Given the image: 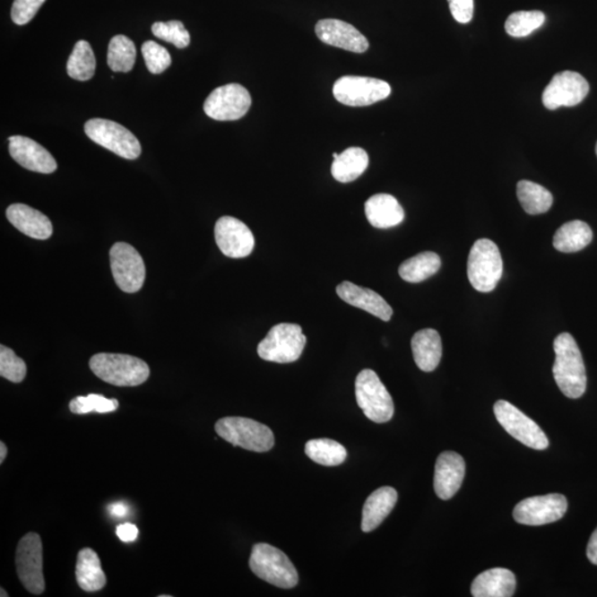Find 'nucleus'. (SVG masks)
<instances>
[{"instance_id":"nucleus-13","label":"nucleus","mask_w":597,"mask_h":597,"mask_svg":"<svg viewBox=\"0 0 597 597\" xmlns=\"http://www.w3.org/2000/svg\"><path fill=\"white\" fill-rule=\"evenodd\" d=\"M251 106L248 90L238 83L222 85L203 103L206 115L217 121H236L247 115Z\"/></svg>"},{"instance_id":"nucleus-34","label":"nucleus","mask_w":597,"mask_h":597,"mask_svg":"<svg viewBox=\"0 0 597 597\" xmlns=\"http://www.w3.org/2000/svg\"><path fill=\"white\" fill-rule=\"evenodd\" d=\"M546 22V15L542 12H516L511 13L506 22V31L515 38H523L531 35L534 30Z\"/></svg>"},{"instance_id":"nucleus-41","label":"nucleus","mask_w":597,"mask_h":597,"mask_svg":"<svg viewBox=\"0 0 597 597\" xmlns=\"http://www.w3.org/2000/svg\"><path fill=\"white\" fill-rule=\"evenodd\" d=\"M117 535L123 542H133L139 537V529L135 524L123 523L117 528Z\"/></svg>"},{"instance_id":"nucleus-15","label":"nucleus","mask_w":597,"mask_h":597,"mask_svg":"<svg viewBox=\"0 0 597 597\" xmlns=\"http://www.w3.org/2000/svg\"><path fill=\"white\" fill-rule=\"evenodd\" d=\"M567 510V500L563 495L537 496L519 502L514 510V518L521 524L543 525L562 519Z\"/></svg>"},{"instance_id":"nucleus-39","label":"nucleus","mask_w":597,"mask_h":597,"mask_svg":"<svg viewBox=\"0 0 597 597\" xmlns=\"http://www.w3.org/2000/svg\"><path fill=\"white\" fill-rule=\"evenodd\" d=\"M46 0H15L12 7V19L22 26L32 21Z\"/></svg>"},{"instance_id":"nucleus-38","label":"nucleus","mask_w":597,"mask_h":597,"mask_svg":"<svg viewBox=\"0 0 597 597\" xmlns=\"http://www.w3.org/2000/svg\"><path fill=\"white\" fill-rule=\"evenodd\" d=\"M142 55L151 74H160L164 73L172 64L169 52L164 47L155 41H146L142 46Z\"/></svg>"},{"instance_id":"nucleus-5","label":"nucleus","mask_w":597,"mask_h":597,"mask_svg":"<svg viewBox=\"0 0 597 597\" xmlns=\"http://www.w3.org/2000/svg\"><path fill=\"white\" fill-rule=\"evenodd\" d=\"M504 273V262L497 246L490 239H480L469 254L467 274L472 286L480 292L495 290Z\"/></svg>"},{"instance_id":"nucleus-36","label":"nucleus","mask_w":597,"mask_h":597,"mask_svg":"<svg viewBox=\"0 0 597 597\" xmlns=\"http://www.w3.org/2000/svg\"><path fill=\"white\" fill-rule=\"evenodd\" d=\"M151 32L159 39L169 42L178 49L186 48L191 44V35L182 22H155L151 26Z\"/></svg>"},{"instance_id":"nucleus-18","label":"nucleus","mask_w":597,"mask_h":597,"mask_svg":"<svg viewBox=\"0 0 597 597\" xmlns=\"http://www.w3.org/2000/svg\"><path fill=\"white\" fill-rule=\"evenodd\" d=\"M316 36L326 45L362 54L368 49L367 38L357 28L338 19H324L316 23Z\"/></svg>"},{"instance_id":"nucleus-32","label":"nucleus","mask_w":597,"mask_h":597,"mask_svg":"<svg viewBox=\"0 0 597 597\" xmlns=\"http://www.w3.org/2000/svg\"><path fill=\"white\" fill-rule=\"evenodd\" d=\"M96 56L88 41L80 40L70 55L66 71L71 78L78 82H88L96 73Z\"/></svg>"},{"instance_id":"nucleus-21","label":"nucleus","mask_w":597,"mask_h":597,"mask_svg":"<svg viewBox=\"0 0 597 597\" xmlns=\"http://www.w3.org/2000/svg\"><path fill=\"white\" fill-rule=\"evenodd\" d=\"M6 216L13 227L33 239H48L54 231L48 217L25 203L9 206Z\"/></svg>"},{"instance_id":"nucleus-6","label":"nucleus","mask_w":597,"mask_h":597,"mask_svg":"<svg viewBox=\"0 0 597 597\" xmlns=\"http://www.w3.org/2000/svg\"><path fill=\"white\" fill-rule=\"evenodd\" d=\"M355 396L359 409L374 423H387L394 415V402L372 369H363L359 373L355 380Z\"/></svg>"},{"instance_id":"nucleus-43","label":"nucleus","mask_w":597,"mask_h":597,"mask_svg":"<svg viewBox=\"0 0 597 597\" xmlns=\"http://www.w3.org/2000/svg\"><path fill=\"white\" fill-rule=\"evenodd\" d=\"M129 506L122 502H117V504H112L108 506V511L110 515L116 516V518H125L127 514H129Z\"/></svg>"},{"instance_id":"nucleus-28","label":"nucleus","mask_w":597,"mask_h":597,"mask_svg":"<svg viewBox=\"0 0 597 597\" xmlns=\"http://www.w3.org/2000/svg\"><path fill=\"white\" fill-rule=\"evenodd\" d=\"M593 231L584 221H573L560 227L554 235L553 246L561 253H577L589 246Z\"/></svg>"},{"instance_id":"nucleus-3","label":"nucleus","mask_w":597,"mask_h":597,"mask_svg":"<svg viewBox=\"0 0 597 597\" xmlns=\"http://www.w3.org/2000/svg\"><path fill=\"white\" fill-rule=\"evenodd\" d=\"M249 567L259 579L281 589H292L298 584V571L290 558L281 549L270 544H255Z\"/></svg>"},{"instance_id":"nucleus-17","label":"nucleus","mask_w":597,"mask_h":597,"mask_svg":"<svg viewBox=\"0 0 597 597\" xmlns=\"http://www.w3.org/2000/svg\"><path fill=\"white\" fill-rule=\"evenodd\" d=\"M8 141L9 153L22 168L41 174L54 173L58 168L54 156L30 137L15 135Z\"/></svg>"},{"instance_id":"nucleus-4","label":"nucleus","mask_w":597,"mask_h":597,"mask_svg":"<svg viewBox=\"0 0 597 597\" xmlns=\"http://www.w3.org/2000/svg\"><path fill=\"white\" fill-rule=\"evenodd\" d=\"M215 430L227 443L250 452H269L274 445V436L268 426L246 417H225L217 421Z\"/></svg>"},{"instance_id":"nucleus-33","label":"nucleus","mask_w":597,"mask_h":597,"mask_svg":"<svg viewBox=\"0 0 597 597\" xmlns=\"http://www.w3.org/2000/svg\"><path fill=\"white\" fill-rule=\"evenodd\" d=\"M136 48L130 38L123 35L113 37L108 50V65L115 73H129L134 66Z\"/></svg>"},{"instance_id":"nucleus-11","label":"nucleus","mask_w":597,"mask_h":597,"mask_svg":"<svg viewBox=\"0 0 597 597\" xmlns=\"http://www.w3.org/2000/svg\"><path fill=\"white\" fill-rule=\"evenodd\" d=\"M42 564L41 538L35 532L27 533L18 543L16 567L22 584L35 595H40L46 590Z\"/></svg>"},{"instance_id":"nucleus-37","label":"nucleus","mask_w":597,"mask_h":597,"mask_svg":"<svg viewBox=\"0 0 597 597\" xmlns=\"http://www.w3.org/2000/svg\"><path fill=\"white\" fill-rule=\"evenodd\" d=\"M0 376L13 383H21L27 376V365L12 349L0 347Z\"/></svg>"},{"instance_id":"nucleus-27","label":"nucleus","mask_w":597,"mask_h":597,"mask_svg":"<svg viewBox=\"0 0 597 597\" xmlns=\"http://www.w3.org/2000/svg\"><path fill=\"white\" fill-rule=\"evenodd\" d=\"M333 160L332 177L340 183L355 181L367 170L369 163L367 151L361 148H350L341 154L334 153Z\"/></svg>"},{"instance_id":"nucleus-9","label":"nucleus","mask_w":597,"mask_h":597,"mask_svg":"<svg viewBox=\"0 0 597 597\" xmlns=\"http://www.w3.org/2000/svg\"><path fill=\"white\" fill-rule=\"evenodd\" d=\"M497 420L506 433L520 443L532 449L544 450L549 447V439L540 426L516 409L511 402L501 400L494 406Z\"/></svg>"},{"instance_id":"nucleus-44","label":"nucleus","mask_w":597,"mask_h":597,"mask_svg":"<svg viewBox=\"0 0 597 597\" xmlns=\"http://www.w3.org/2000/svg\"><path fill=\"white\" fill-rule=\"evenodd\" d=\"M7 452L8 450L6 445H4L3 442L0 443V463H3L4 459H6Z\"/></svg>"},{"instance_id":"nucleus-40","label":"nucleus","mask_w":597,"mask_h":597,"mask_svg":"<svg viewBox=\"0 0 597 597\" xmlns=\"http://www.w3.org/2000/svg\"><path fill=\"white\" fill-rule=\"evenodd\" d=\"M448 4L454 21L461 23L472 22L475 9L473 0H448Z\"/></svg>"},{"instance_id":"nucleus-29","label":"nucleus","mask_w":597,"mask_h":597,"mask_svg":"<svg viewBox=\"0 0 597 597\" xmlns=\"http://www.w3.org/2000/svg\"><path fill=\"white\" fill-rule=\"evenodd\" d=\"M440 265H442V260L437 254L425 251L402 263L398 269V273L402 281L419 283L434 276L440 269Z\"/></svg>"},{"instance_id":"nucleus-2","label":"nucleus","mask_w":597,"mask_h":597,"mask_svg":"<svg viewBox=\"0 0 597 597\" xmlns=\"http://www.w3.org/2000/svg\"><path fill=\"white\" fill-rule=\"evenodd\" d=\"M90 368L104 382L115 386H137L148 381L150 368L143 359L127 354L98 353Z\"/></svg>"},{"instance_id":"nucleus-22","label":"nucleus","mask_w":597,"mask_h":597,"mask_svg":"<svg viewBox=\"0 0 597 597\" xmlns=\"http://www.w3.org/2000/svg\"><path fill=\"white\" fill-rule=\"evenodd\" d=\"M365 215L376 229H387L400 225L404 221L405 212L394 196L377 194L365 203Z\"/></svg>"},{"instance_id":"nucleus-24","label":"nucleus","mask_w":597,"mask_h":597,"mask_svg":"<svg viewBox=\"0 0 597 597\" xmlns=\"http://www.w3.org/2000/svg\"><path fill=\"white\" fill-rule=\"evenodd\" d=\"M397 499V491L392 487H382L369 495L362 511L363 532H372L380 527L394 509Z\"/></svg>"},{"instance_id":"nucleus-45","label":"nucleus","mask_w":597,"mask_h":597,"mask_svg":"<svg viewBox=\"0 0 597 597\" xmlns=\"http://www.w3.org/2000/svg\"><path fill=\"white\" fill-rule=\"evenodd\" d=\"M0 592H2V594H0V596H2V597H8V596H9V595L7 594V592L4 591V590L3 589V587H2V590H0Z\"/></svg>"},{"instance_id":"nucleus-25","label":"nucleus","mask_w":597,"mask_h":597,"mask_svg":"<svg viewBox=\"0 0 597 597\" xmlns=\"http://www.w3.org/2000/svg\"><path fill=\"white\" fill-rule=\"evenodd\" d=\"M411 350L417 367L421 371L433 372L442 359V339L434 329L420 330L411 339Z\"/></svg>"},{"instance_id":"nucleus-35","label":"nucleus","mask_w":597,"mask_h":597,"mask_svg":"<svg viewBox=\"0 0 597 597\" xmlns=\"http://www.w3.org/2000/svg\"><path fill=\"white\" fill-rule=\"evenodd\" d=\"M118 402L116 398H108L99 394H90L88 396H78L70 402L69 409L71 413L84 415L96 411L99 414L111 413L117 410Z\"/></svg>"},{"instance_id":"nucleus-10","label":"nucleus","mask_w":597,"mask_h":597,"mask_svg":"<svg viewBox=\"0 0 597 597\" xmlns=\"http://www.w3.org/2000/svg\"><path fill=\"white\" fill-rule=\"evenodd\" d=\"M391 85L383 80L345 75L333 85L334 98L349 107H367L390 97Z\"/></svg>"},{"instance_id":"nucleus-20","label":"nucleus","mask_w":597,"mask_h":597,"mask_svg":"<svg viewBox=\"0 0 597 597\" xmlns=\"http://www.w3.org/2000/svg\"><path fill=\"white\" fill-rule=\"evenodd\" d=\"M336 293L344 302L368 314L388 322L393 316V309L377 292L371 289L357 286L350 281H343L336 287Z\"/></svg>"},{"instance_id":"nucleus-42","label":"nucleus","mask_w":597,"mask_h":597,"mask_svg":"<svg viewBox=\"0 0 597 597\" xmlns=\"http://www.w3.org/2000/svg\"><path fill=\"white\" fill-rule=\"evenodd\" d=\"M586 554L589 560L597 566V528L593 534L591 535L589 544H587Z\"/></svg>"},{"instance_id":"nucleus-26","label":"nucleus","mask_w":597,"mask_h":597,"mask_svg":"<svg viewBox=\"0 0 597 597\" xmlns=\"http://www.w3.org/2000/svg\"><path fill=\"white\" fill-rule=\"evenodd\" d=\"M75 577L84 592L93 593L107 584V576L102 570L100 558L92 549L84 548L78 553Z\"/></svg>"},{"instance_id":"nucleus-30","label":"nucleus","mask_w":597,"mask_h":597,"mask_svg":"<svg viewBox=\"0 0 597 597\" xmlns=\"http://www.w3.org/2000/svg\"><path fill=\"white\" fill-rule=\"evenodd\" d=\"M516 195L521 206L530 215L544 214L553 203L552 194L546 187L530 181H520L516 185Z\"/></svg>"},{"instance_id":"nucleus-16","label":"nucleus","mask_w":597,"mask_h":597,"mask_svg":"<svg viewBox=\"0 0 597 597\" xmlns=\"http://www.w3.org/2000/svg\"><path fill=\"white\" fill-rule=\"evenodd\" d=\"M215 239L218 248L229 258L248 257L255 248L253 232L235 217L224 216L217 221Z\"/></svg>"},{"instance_id":"nucleus-31","label":"nucleus","mask_w":597,"mask_h":597,"mask_svg":"<svg viewBox=\"0 0 597 597\" xmlns=\"http://www.w3.org/2000/svg\"><path fill=\"white\" fill-rule=\"evenodd\" d=\"M307 456L322 466L333 467L343 463L348 457L347 449L335 440L311 439L306 444Z\"/></svg>"},{"instance_id":"nucleus-8","label":"nucleus","mask_w":597,"mask_h":597,"mask_svg":"<svg viewBox=\"0 0 597 597\" xmlns=\"http://www.w3.org/2000/svg\"><path fill=\"white\" fill-rule=\"evenodd\" d=\"M85 134L101 145L126 160H135L142 148L137 137L125 126L106 118H91L84 125Z\"/></svg>"},{"instance_id":"nucleus-1","label":"nucleus","mask_w":597,"mask_h":597,"mask_svg":"<svg viewBox=\"0 0 597 597\" xmlns=\"http://www.w3.org/2000/svg\"><path fill=\"white\" fill-rule=\"evenodd\" d=\"M556 362L553 376L558 388L568 398H580L586 391V372L581 350L570 333H561L554 340Z\"/></svg>"},{"instance_id":"nucleus-14","label":"nucleus","mask_w":597,"mask_h":597,"mask_svg":"<svg viewBox=\"0 0 597 597\" xmlns=\"http://www.w3.org/2000/svg\"><path fill=\"white\" fill-rule=\"evenodd\" d=\"M590 84L575 71L557 74L544 89L542 102L549 110L561 107H575L589 94Z\"/></svg>"},{"instance_id":"nucleus-23","label":"nucleus","mask_w":597,"mask_h":597,"mask_svg":"<svg viewBox=\"0 0 597 597\" xmlns=\"http://www.w3.org/2000/svg\"><path fill=\"white\" fill-rule=\"evenodd\" d=\"M515 576L508 568H491L473 580L472 594L475 597H510L515 594Z\"/></svg>"},{"instance_id":"nucleus-19","label":"nucleus","mask_w":597,"mask_h":597,"mask_svg":"<svg viewBox=\"0 0 597 597\" xmlns=\"http://www.w3.org/2000/svg\"><path fill=\"white\" fill-rule=\"evenodd\" d=\"M466 472V463L461 454L444 452L439 454L435 466L434 488L440 499L448 500L461 489Z\"/></svg>"},{"instance_id":"nucleus-7","label":"nucleus","mask_w":597,"mask_h":597,"mask_svg":"<svg viewBox=\"0 0 597 597\" xmlns=\"http://www.w3.org/2000/svg\"><path fill=\"white\" fill-rule=\"evenodd\" d=\"M307 344V336L300 325L281 324L274 325L259 343L257 352L264 361L292 363L300 359Z\"/></svg>"},{"instance_id":"nucleus-46","label":"nucleus","mask_w":597,"mask_h":597,"mask_svg":"<svg viewBox=\"0 0 597 597\" xmlns=\"http://www.w3.org/2000/svg\"><path fill=\"white\" fill-rule=\"evenodd\" d=\"M595 151H596V155H597V143H596V149H595Z\"/></svg>"},{"instance_id":"nucleus-12","label":"nucleus","mask_w":597,"mask_h":597,"mask_svg":"<svg viewBox=\"0 0 597 597\" xmlns=\"http://www.w3.org/2000/svg\"><path fill=\"white\" fill-rule=\"evenodd\" d=\"M113 278L123 292L135 293L143 287L146 276L145 264L133 246L117 243L110 250Z\"/></svg>"}]
</instances>
